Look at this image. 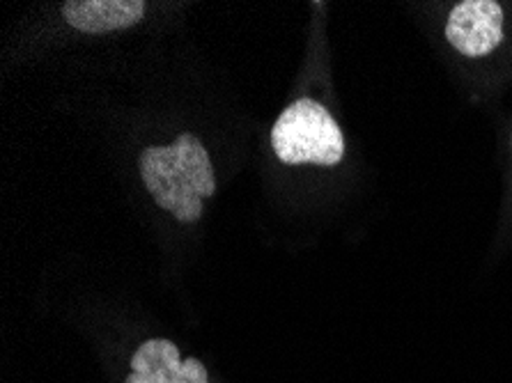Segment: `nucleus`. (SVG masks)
<instances>
[{
	"instance_id": "obj_6",
	"label": "nucleus",
	"mask_w": 512,
	"mask_h": 383,
	"mask_svg": "<svg viewBox=\"0 0 512 383\" xmlns=\"http://www.w3.org/2000/svg\"><path fill=\"white\" fill-rule=\"evenodd\" d=\"M203 211V198L180 179V205L173 211V216L180 223H198L203 218Z\"/></svg>"
},
{
	"instance_id": "obj_5",
	"label": "nucleus",
	"mask_w": 512,
	"mask_h": 383,
	"mask_svg": "<svg viewBox=\"0 0 512 383\" xmlns=\"http://www.w3.org/2000/svg\"><path fill=\"white\" fill-rule=\"evenodd\" d=\"M180 179L189 184L191 189L200 195V198H212V195L216 193V177H214L212 161H209V154L200 140L193 143L189 173L182 175Z\"/></svg>"
},
{
	"instance_id": "obj_1",
	"label": "nucleus",
	"mask_w": 512,
	"mask_h": 383,
	"mask_svg": "<svg viewBox=\"0 0 512 383\" xmlns=\"http://www.w3.org/2000/svg\"><path fill=\"white\" fill-rule=\"evenodd\" d=\"M271 145L287 166H338L345 156V136L322 104L299 99L285 108L271 129Z\"/></svg>"
},
{
	"instance_id": "obj_2",
	"label": "nucleus",
	"mask_w": 512,
	"mask_h": 383,
	"mask_svg": "<svg viewBox=\"0 0 512 383\" xmlns=\"http://www.w3.org/2000/svg\"><path fill=\"white\" fill-rule=\"evenodd\" d=\"M446 39L467 58H483L501 44L503 10L496 0H464L448 14Z\"/></svg>"
},
{
	"instance_id": "obj_4",
	"label": "nucleus",
	"mask_w": 512,
	"mask_h": 383,
	"mask_svg": "<svg viewBox=\"0 0 512 383\" xmlns=\"http://www.w3.org/2000/svg\"><path fill=\"white\" fill-rule=\"evenodd\" d=\"M62 17L79 33L104 35L127 30L143 21L147 3L143 0H67L60 7Z\"/></svg>"
},
{
	"instance_id": "obj_3",
	"label": "nucleus",
	"mask_w": 512,
	"mask_h": 383,
	"mask_svg": "<svg viewBox=\"0 0 512 383\" xmlns=\"http://www.w3.org/2000/svg\"><path fill=\"white\" fill-rule=\"evenodd\" d=\"M127 383H209L198 358H180L175 342L157 338L143 342L131 358Z\"/></svg>"
},
{
	"instance_id": "obj_7",
	"label": "nucleus",
	"mask_w": 512,
	"mask_h": 383,
	"mask_svg": "<svg viewBox=\"0 0 512 383\" xmlns=\"http://www.w3.org/2000/svg\"><path fill=\"white\" fill-rule=\"evenodd\" d=\"M152 198H154V202H157L159 209H166L173 214L177 205H180V182L164 186V189H161L157 195H152Z\"/></svg>"
}]
</instances>
